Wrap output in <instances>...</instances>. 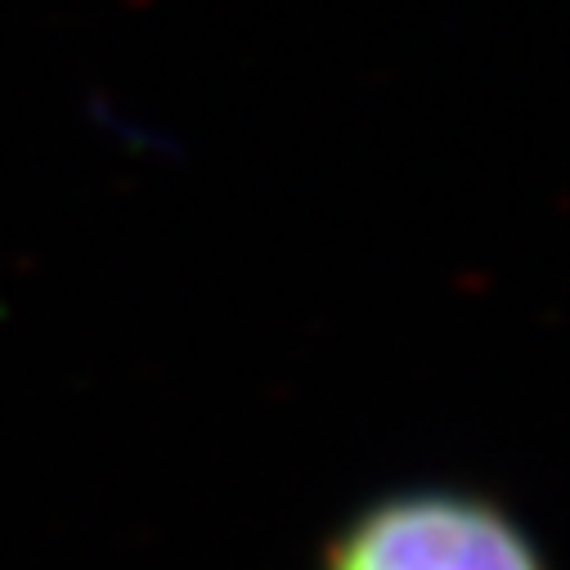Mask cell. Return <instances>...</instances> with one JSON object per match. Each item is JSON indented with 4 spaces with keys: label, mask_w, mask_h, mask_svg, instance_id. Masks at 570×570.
<instances>
[{
    "label": "cell",
    "mask_w": 570,
    "mask_h": 570,
    "mask_svg": "<svg viewBox=\"0 0 570 570\" xmlns=\"http://www.w3.org/2000/svg\"><path fill=\"white\" fill-rule=\"evenodd\" d=\"M320 570H548L525 525L468 490H404L360 508Z\"/></svg>",
    "instance_id": "cell-1"
}]
</instances>
